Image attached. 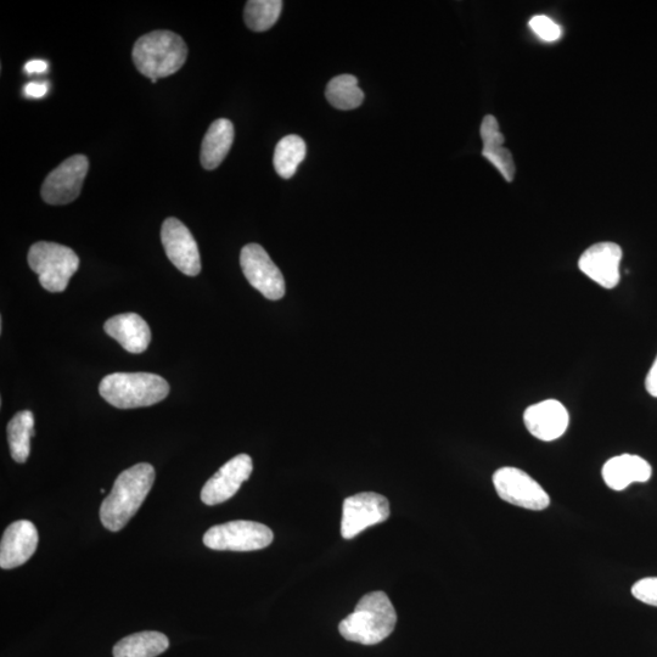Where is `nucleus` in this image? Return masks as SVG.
Wrapping results in <instances>:
<instances>
[{
    "mask_svg": "<svg viewBox=\"0 0 657 657\" xmlns=\"http://www.w3.org/2000/svg\"><path fill=\"white\" fill-rule=\"evenodd\" d=\"M273 539V531L266 525L238 520L211 527L205 533L204 544L213 550L254 552L271 546Z\"/></svg>",
    "mask_w": 657,
    "mask_h": 657,
    "instance_id": "423d86ee",
    "label": "nucleus"
},
{
    "mask_svg": "<svg viewBox=\"0 0 657 657\" xmlns=\"http://www.w3.org/2000/svg\"><path fill=\"white\" fill-rule=\"evenodd\" d=\"M155 481V469L148 463L132 466L117 477L114 487L100 507V521L105 529L119 532L148 497Z\"/></svg>",
    "mask_w": 657,
    "mask_h": 657,
    "instance_id": "f257e3e1",
    "label": "nucleus"
},
{
    "mask_svg": "<svg viewBox=\"0 0 657 657\" xmlns=\"http://www.w3.org/2000/svg\"><path fill=\"white\" fill-rule=\"evenodd\" d=\"M99 392L111 406L134 409L164 401L170 393V385L155 374L115 373L101 380Z\"/></svg>",
    "mask_w": 657,
    "mask_h": 657,
    "instance_id": "20e7f679",
    "label": "nucleus"
},
{
    "mask_svg": "<svg viewBox=\"0 0 657 657\" xmlns=\"http://www.w3.org/2000/svg\"><path fill=\"white\" fill-rule=\"evenodd\" d=\"M254 470L252 459L247 454L230 459L206 482L201 491V501L206 505H217L229 501L250 479Z\"/></svg>",
    "mask_w": 657,
    "mask_h": 657,
    "instance_id": "f8f14e48",
    "label": "nucleus"
},
{
    "mask_svg": "<svg viewBox=\"0 0 657 657\" xmlns=\"http://www.w3.org/2000/svg\"><path fill=\"white\" fill-rule=\"evenodd\" d=\"M329 103L338 110H355L362 105L364 93L358 86L357 77L352 75L336 76L328 83L325 92Z\"/></svg>",
    "mask_w": 657,
    "mask_h": 657,
    "instance_id": "5701e85b",
    "label": "nucleus"
},
{
    "mask_svg": "<svg viewBox=\"0 0 657 657\" xmlns=\"http://www.w3.org/2000/svg\"><path fill=\"white\" fill-rule=\"evenodd\" d=\"M234 142L233 123L226 119L212 123L201 145L200 161L207 171L216 170L226 159Z\"/></svg>",
    "mask_w": 657,
    "mask_h": 657,
    "instance_id": "6ab92c4d",
    "label": "nucleus"
},
{
    "mask_svg": "<svg viewBox=\"0 0 657 657\" xmlns=\"http://www.w3.org/2000/svg\"><path fill=\"white\" fill-rule=\"evenodd\" d=\"M47 69H48V64L46 63V61H42V60L30 61V63H27L25 66V71L28 73V75H32V73L46 72Z\"/></svg>",
    "mask_w": 657,
    "mask_h": 657,
    "instance_id": "c85d7f7f",
    "label": "nucleus"
},
{
    "mask_svg": "<svg viewBox=\"0 0 657 657\" xmlns=\"http://www.w3.org/2000/svg\"><path fill=\"white\" fill-rule=\"evenodd\" d=\"M104 329L106 334L134 355L145 352L151 342L148 323L136 313H123L112 317L105 323Z\"/></svg>",
    "mask_w": 657,
    "mask_h": 657,
    "instance_id": "dca6fc26",
    "label": "nucleus"
},
{
    "mask_svg": "<svg viewBox=\"0 0 657 657\" xmlns=\"http://www.w3.org/2000/svg\"><path fill=\"white\" fill-rule=\"evenodd\" d=\"M38 541V531L31 521L13 522L0 543V567L10 570L27 563L35 554Z\"/></svg>",
    "mask_w": 657,
    "mask_h": 657,
    "instance_id": "2eb2a0df",
    "label": "nucleus"
},
{
    "mask_svg": "<svg viewBox=\"0 0 657 657\" xmlns=\"http://www.w3.org/2000/svg\"><path fill=\"white\" fill-rule=\"evenodd\" d=\"M493 485L504 502L527 510L541 511L550 504L548 493L529 474L518 468L499 469L493 475Z\"/></svg>",
    "mask_w": 657,
    "mask_h": 657,
    "instance_id": "0eeeda50",
    "label": "nucleus"
},
{
    "mask_svg": "<svg viewBox=\"0 0 657 657\" xmlns=\"http://www.w3.org/2000/svg\"><path fill=\"white\" fill-rule=\"evenodd\" d=\"M605 484L614 491H623L634 482L650 480L653 469L647 460L633 454H622L608 460L603 466Z\"/></svg>",
    "mask_w": 657,
    "mask_h": 657,
    "instance_id": "f3484780",
    "label": "nucleus"
},
{
    "mask_svg": "<svg viewBox=\"0 0 657 657\" xmlns=\"http://www.w3.org/2000/svg\"><path fill=\"white\" fill-rule=\"evenodd\" d=\"M306 153V143L301 137L295 134L284 137L275 146L273 159L275 172L284 179L294 177L297 168L305 160Z\"/></svg>",
    "mask_w": 657,
    "mask_h": 657,
    "instance_id": "4be33fe9",
    "label": "nucleus"
},
{
    "mask_svg": "<svg viewBox=\"0 0 657 657\" xmlns=\"http://www.w3.org/2000/svg\"><path fill=\"white\" fill-rule=\"evenodd\" d=\"M48 93V84L31 82L25 87V94L30 98H43Z\"/></svg>",
    "mask_w": 657,
    "mask_h": 657,
    "instance_id": "bb28decb",
    "label": "nucleus"
},
{
    "mask_svg": "<svg viewBox=\"0 0 657 657\" xmlns=\"http://www.w3.org/2000/svg\"><path fill=\"white\" fill-rule=\"evenodd\" d=\"M530 27L536 35L546 42H555L561 37V28L546 15H537L530 21Z\"/></svg>",
    "mask_w": 657,
    "mask_h": 657,
    "instance_id": "393cba45",
    "label": "nucleus"
},
{
    "mask_svg": "<svg viewBox=\"0 0 657 657\" xmlns=\"http://www.w3.org/2000/svg\"><path fill=\"white\" fill-rule=\"evenodd\" d=\"M240 265L247 282L268 300L278 301L285 295L283 273L261 245L249 244L241 250Z\"/></svg>",
    "mask_w": 657,
    "mask_h": 657,
    "instance_id": "1a4fd4ad",
    "label": "nucleus"
},
{
    "mask_svg": "<svg viewBox=\"0 0 657 657\" xmlns=\"http://www.w3.org/2000/svg\"><path fill=\"white\" fill-rule=\"evenodd\" d=\"M282 9V0H250L244 11L245 24L255 32L267 31L279 20Z\"/></svg>",
    "mask_w": 657,
    "mask_h": 657,
    "instance_id": "b1692460",
    "label": "nucleus"
},
{
    "mask_svg": "<svg viewBox=\"0 0 657 657\" xmlns=\"http://www.w3.org/2000/svg\"><path fill=\"white\" fill-rule=\"evenodd\" d=\"M28 265L39 283L50 292H63L80 267V258L70 247L39 241L28 252Z\"/></svg>",
    "mask_w": 657,
    "mask_h": 657,
    "instance_id": "39448f33",
    "label": "nucleus"
},
{
    "mask_svg": "<svg viewBox=\"0 0 657 657\" xmlns=\"http://www.w3.org/2000/svg\"><path fill=\"white\" fill-rule=\"evenodd\" d=\"M161 241L174 267L189 277L201 272L199 246L190 230L177 218H167L161 229Z\"/></svg>",
    "mask_w": 657,
    "mask_h": 657,
    "instance_id": "9b49d317",
    "label": "nucleus"
},
{
    "mask_svg": "<svg viewBox=\"0 0 657 657\" xmlns=\"http://www.w3.org/2000/svg\"><path fill=\"white\" fill-rule=\"evenodd\" d=\"M524 421L533 437L544 442L558 440L569 428V412L557 400H547L532 404L526 409Z\"/></svg>",
    "mask_w": 657,
    "mask_h": 657,
    "instance_id": "4468645a",
    "label": "nucleus"
},
{
    "mask_svg": "<svg viewBox=\"0 0 657 657\" xmlns=\"http://www.w3.org/2000/svg\"><path fill=\"white\" fill-rule=\"evenodd\" d=\"M88 170L86 156L69 157L48 174L41 190L43 200L49 205H66L75 201L81 194Z\"/></svg>",
    "mask_w": 657,
    "mask_h": 657,
    "instance_id": "9d476101",
    "label": "nucleus"
},
{
    "mask_svg": "<svg viewBox=\"0 0 657 657\" xmlns=\"http://www.w3.org/2000/svg\"><path fill=\"white\" fill-rule=\"evenodd\" d=\"M170 647L164 633L138 632L120 640L112 650L114 657H156Z\"/></svg>",
    "mask_w": 657,
    "mask_h": 657,
    "instance_id": "aec40b11",
    "label": "nucleus"
},
{
    "mask_svg": "<svg viewBox=\"0 0 657 657\" xmlns=\"http://www.w3.org/2000/svg\"><path fill=\"white\" fill-rule=\"evenodd\" d=\"M390 518V503L379 493L364 492L345 499L342 508L341 535L352 539L368 527Z\"/></svg>",
    "mask_w": 657,
    "mask_h": 657,
    "instance_id": "6e6552de",
    "label": "nucleus"
},
{
    "mask_svg": "<svg viewBox=\"0 0 657 657\" xmlns=\"http://www.w3.org/2000/svg\"><path fill=\"white\" fill-rule=\"evenodd\" d=\"M8 442L11 457L16 463H26L31 452V438L35 436V415L31 411H22L8 424Z\"/></svg>",
    "mask_w": 657,
    "mask_h": 657,
    "instance_id": "412c9836",
    "label": "nucleus"
},
{
    "mask_svg": "<svg viewBox=\"0 0 657 657\" xmlns=\"http://www.w3.org/2000/svg\"><path fill=\"white\" fill-rule=\"evenodd\" d=\"M645 387H647L649 395L657 397V357L653 367H651L649 370L647 379H645Z\"/></svg>",
    "mask_w": 657,
    "mask_h": 657,
    "instance_id": "cd10ccee",
    "label": "nucleus"
},
{
    "mask_svg": "<svg viewBox=\"0 0 657 657\" xmlns=\"http://www.w3.org/2000/svg\"><path fill=\"white\" fill-rule=\"evenodd\" d=\"M397 623V614L384 592L365 594L355 611L339 625L342 637L353 643L375 645L391 636Z\"/></svg>",
    "mask_w": 657,
    "mask_h": 657,
    "instance_id": "f03ea898",
    "label": "nucleus"
},
{
    "mask_svg": "<svg viewBox=\"0 0 657 657\" xmlns=\"http://www.w3.org/2000/svg\"><path fill=\"white\" fill-rule=\"evenodd\" d=\"M480 133L482 142H484L482 155L497 168L505 181H513L516 171L513 155L507 148H504L505 139L499 129L496 117L486 116L481 123Z\"/></svg>",
    "mask_w": 657,
    "mask_h": 657,
    "instance_id": "a211bd4d",
    "label": "nucleus"
},
{
    "mask_svg": "<svg viewBox=\"0 0 657 657\" xmlns=\"http://www.w3.org/2000/svg\"><path fill=\"white\" fill-rule=\"evenodd\" d=\"M622 249L615 243L595 244L578 261L581 272L604 289H614L620 283Z\"/></svg>",
    "mask_w": 657,
    "mask_h": 657,
    "instance_id": "ddd939ff",
    "label": "nucleus"
},
{
    "mask_svg": "<svg viewBox=\"0 0 657 657\" xmlns=\"http://www.w3.org/2000/svg\"><path fill=\"white\" fill-rule=\"evenodd\" d=\"M632 594L639 602L657 608V577L643 578V580L634 583Z\"/></svg>",
    "mask_w": 657,
    "mask_h": 657,
    "instance_id": "a878e982",
    "label": "nucleus"
},
{
    "mask_svg": "<svg viewBox=\"0 0 657 657\" xmlns=\"http://www.w3.org/2000/svg\"><path fill=\"white\" fill-rule=\"evenodd\" d=\"M132 58L142 75L159 80L182 69L188 58V47L176 33L154 31L138 39Z\"/></svg>",
    "mask_w": 657,
    "mask_h": 657,
    "instance_id": "7ed1b4c3",
    "label": "nucleus"
}]
</instances>
